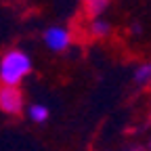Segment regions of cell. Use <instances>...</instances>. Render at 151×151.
Listing matches in <instances>:
<instances>
[{
  "label": "cell",
  "mask_w": 151,
  "mask_h": 151,
  "mask_svg": "<svg viewBox=\"0 0 151 151\" xmlns=\"http://www.w3.org/2000/svg\"><path fill=\"white\" fill-rule=\"evenodd\" d=\"M32 71V59L29 55L13 48L2 55L0 59V84L4 86H19Z\"/></svg>",
  "instance_id": "cell-1"
},
{
  "label": "cell",
  "mask_w": 151,
  "mask_h": 151,
  "mask_svg": "<svg viewBox=\"0 0 151 151\" xmlns=\"http://www.w3.org/2000/svg\"><path fill=\"white\" fill-rule=\"evenodd\" d=\"M23 109V92L19 86H4L0 84V111L9 113V116H17Z\"/></svg>",
  "instance_id": "cell-2"
},
{
  "label": "cell",
  "mask_w": 151,
  "mask_h": 151,
  "mask_svg": "<svg viewBox=\"0 0 151 151\" xmlns=\"http://www.w3.org/2000/svg\"><path fill=\"white\" fill-rule=\"evenodd\" d=\"M44 44L52 52H61L71 44V32L61 25H52L44 32Z\"/></svg>",
  "instance_id": "cell-3"
},
{
  "label": "cell",
  "mask_w": 151,
  "mask_h": 151,
  "mask_svg": "<svg viewBox=\"0 0 151 151\" xmlns=\"http://www.w3.org/2000/svg\"><path fill=\"white\" fill-rule=\"evenodd\" d=\"M27 113H29V120L36 122V124H42V122L48 120V107H46V105H40V103L32 105Z\"/></svg>",
  "instance_id": "cell-4"
},
{
  "label": "cell",
  "mask_w": 151,
  "mask_h": 151,
  "mask_svg": "<svg viewBox=\"0 0 151 151\" xmlns=\"http://www.w3.org/2000/svg\"><path fill=\"white\" fill-rule=\"evenodd\" d=\"M111 32V25L105 21V19H92V23H90V34L94 36V38H105L107 34Z\"/></svg>",
  "instance_id": "cell-5"
},
{
  "label": "cell",
  "mask_w": 151,
  "mask_h": 151,
  "mask_svg": "<svg viewBox=\"0 0 151 151\" xmlns=\"http://www.w3.org/2000/svg\"><path fill=\"white\" fill-rule=\"evenodd\" d=\"M82 2H84L86 13H88V15H92L94 19H97V15H101V13L107 9L109 0H82Z\"/></svg>",
  "instance_id": "cell-6"
},
{
  "label": "cell",
  "mask_w": 151,
  "mask_h": 151,
  "mask_svg": "<svg viewBox=\"0 0 151 151\" xmlns=\"http://www.w3.org/2000/svg\"><path fill=\"white\" fill-rule=\"evenodd\" d=\"M134 80L139 84H147L151 80V63H145V65H139V69L134 71Z\"/></svg>",
  "instance_id": "cell-7"
}]
</instances>
